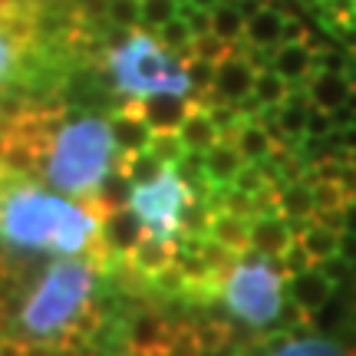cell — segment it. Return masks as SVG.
<instances>
[{
    "instance_id": "obj_1",
    "label": "cell",
    "mask_w": 356,
    "mask_h": 356,
    "mask_svg": "<svg viewBox=\"0 0 356 356\" xmlns=\"http://www.w3.org/2000/svg\"><path fill=\"white\" fill-rule=\"evenodd\" d=\"M106 215L109 211L96 198L73 202L47 188L40 178L0 162V248L56 257H92L102 277H109L122 257H113L102 244Z\"/></svg>"
},
{
    "instance_id": "obj_2",
    "label": "cell",
    "mask_w": 356,
    "mask_h": 356,
    "mask_svg": "<svg viewBox=\"0 0 356 356\" xmlns=\"http://www.w3.org/2000/svg\"><path fill=\"white\" fill-rule=\"evenodd\" d=\"M99 277L102 270L92 257H56L17 300L10 340L30 353L92 343L102 327V304H96Z\"/></svg>"
},
{
    "instance_id": "obj_3",
    "label": "cell",
    "mask_w": 356,
    "mask_h": 356,
    "mask_svg": "<svg viewBox=\"0 0 356 356\" xmlns=\"http://www.w3.org/2000/svg\"><path fill=\"white\" fill-rule=\"evenodd\" d=\"M106 70L119 96L145 99V96H191V79L185 60L162 47L155 30L136 26L122 43H109Z\"/></svg>"
},
{
    "instance_id": "obj_4",
    "label": "cell",
    "mask_w": 356,
    "mask_h": 356,
    "mask_svg": "<svg viewBox=\"0 0 356 356\" xmlns=\"http://www.w3.org/2000/svg\"><path fill=\"white\" fill-rule=\"evenodd\" d=\"M287 280L277 270L274 257H261L254 251L238 257V264L228 270L225 287H221V300L231 310V317H238L244 327L267 330L274 327L284 314V287Z\"/></svg>"
},
{
    "instance_id": "obj_5",
    "label": "cell",
    "mask_w": 356,
    "mask_h": 356,
    "mask_svg": "<svg viewBox=\"0 0 356 356\" xmlns=\"http://www.w3.org/2000/svg\"><path fill=\"white\" fill-rule=\"evenodd\" d=\"M188 202L191 191L175 172V165H168L155 181L132 185V195H129V208L142 221L145 238H155V241L165 244L181 238V211Z\"/></svg>"
},
{
    "instance_id": "obj_6",
    "label": "cell",
    "mask_w": 356,
    "mask_h": 356,
    "mask_svg": "<svg viewBox=\"0 0 356 356\" xmlns=\"http://www.w3.org/2000/svg\"><path fill=\"white\" fill-rule=\"evenodd\" d=\"M40 17L26 3H17V10L0 17V92L20 86L37 63Z\"/></svg>"
},
{
    "instance_id": "obj_7",
    "label": "cell",
    "mask_w": 356,
    "mask_h": 356,
    "mask_svg": "<svg viewBox=\"0 0 356 356\" xmlns=\"http://www.w3.org/2000/svg\"><path fill=\"white\" fill-rule=\"evenodd\" d=\"M122 106L129 113L142 115L155 136H162V132H178L181 122L198 109V99L195 96H145V99H126Z\"/></svg>"
},
{
    "instance_id": "obj_8",
    "label": "cell",
    "mask_w": 356,
    "mask_h": 356,
    "mask_svg": "<svg viewBox=\"0 0 356 356\" xmlns=\"http://www.w3.org/2000/svg\"><path fill=\"white\" fill-rule=\"evenodd\" d=\"M254 79H257V70L251 66V60L244 56V40L238 53L228 56L225 63H218L215 70V92L221 96V102H231V106H238L251 96V89H254Z\"/></svg>"
},
{
    "instance_id": "obj_9",
    "label": "cell",
    "mask_w": 356,
    "mask_h": 356,
    "mask_svg": "<svg viewBox=\"0 0 356 356\" xmlns=\"http://www.w3.org/2000/svg\"><path fill=\"white\" fill-rule=\"evenodd\" d=\"M175 248H178V241L165 244V241H155V238H142V241L122 257V264L152 291V280L175 264Z\"/></svg>"
},
{
    "instance_id": "obj_10",
    "label": "cell",
    "mask_w": 356,
    "mask_h": 356,
    "mask_svg": "<svg viewBox=\"0 0 356 356\" xmlns=\"http://www.w3.org/2000/svg\"><path fill=\"white\" fill-rule=\"evenodd\" d=\"M172 327L162 314L155 310H139L136 317H129L126 323V346L136 353H162L172 340Z\"/></svg>"
},
{
    "instance_id": "obj_11",
    "label": "cell",
    "mask_w": 356,
    "mask_h": 356,
    "mask_svg": "<svg viewBox=\"0 0 356 356\" xmlns=\"http://www.w3.org/2000/svg\"><path fill=\"white\" fill-rule=\"evenodd\" d=\"M142 238H145V228H142V221L136 218V211L129 204L113 208L106 215V221H102V244H106V251L113 257H126Z\"/></svg>"
},
{
    "instance_id": "obj_12",
    "label": "cell",
    "mask_w": 356,
    "mask_h": 356,
    "mask_svg": "<svg viewBox=\"0 0 356 356\" xmlns=\"http://www.w3.org/2000/svg\"><path fill=\"white\" fill-rule=\"evenodd\" d=\"M293 244V228L284 215L251 218V251L261 257H280Z\"/></svg>"
},
{
    "instance_id": "obj_13",
    "label": "cell",
    "mask_w": 356,
    "mask_h": 356,
    "mask_svg": "<svg viewBox=\"0 0 356 356\" xmlns=\"http://www.w3.org/2000/svg\"><path fill=\"white\" fill-rule=\"evenodd\" d=\"M270 70L280 73L291 86H304L307 79L317 73V53L310 50L307 43H280L277 50H274Z\"/></svg>"
},
{
    "instance_id": "obj_14",
    "label": "cell",
    "mask_w": 356,
    "mask_h": 356,
    "mask_svg": "<svg viewBox=\"0 0 356 356\" xmlns=\"http://www.w3.org/2000/svg\"><path fill=\"white\" fill-rule=\"evenodd\" d=\"M109 126H113V139L119 155H132V152H145L152 145V129L145 126V119L136 113H129L126 106H119L113 115H109Z\"/></svg>"
},
{
    "instance_id": "obj_15",
    "label": "cell",
    "mask_w": 356,
    "mask_h": 356,
    "mask_svg": "<svg viewBox=\"0 0 356 356\" xmlns=\"http://www.w3.org/2000/svg\"><path fill=\"white\" fill-rule=\"evenodd\" d=\"M307 96H310V106H320V109H340L350 99V89H353V76L346 73H330V70H317L314 76L304 83Z\"/></svg>"
},
{
    "instance_id": "obj_16",
    "label": "cell",
    "mask_w": 356,
    "mask_h": 356,
    "mask_svg": "<svg viewBox=\"0 0 356 356\" xmlns=\"http://www.w3.org/2000/svg\"><path fill=\"white\" fill-rule=\"evenodd\" d=\"M202 165H204V178H208L211 185H218V188H225V185H234L238 172L244 168V159H241V152L234 149V142L221 139L218 145H211V149L202 155Z\"/></svg>"
},
{
    "instance_id": "obj_17",
    "label": "cell",
    "mask_w": 356,
    "mask_h": 356,
    "mask_svg": "<svg viewBox=\"0 0 356 356\" xmlns=\"http://www.w3.org/2000/svg\"><path fill=\"white\" fill-rule=\"evenodd\" d=\"M287 291H291L293 304H297L307 314V317H310L314 310H320V307H323L333 297V284L323 277V274H320L317 267H310V270H304V274L291 277Z\"/></svg>"
},
{
    "instance_id": "obj_18",
    "label": "cell",
    "mask_w": 356,
    "mask_h": 356,
    "mask_svg": "<svg viewBox=\"0 0 356 356\" xmlns=\"http://www.w3.org/2000/svg\"><path fill=\"white\" fill-rule=\"evenodd\" d=\"M284 13H277L270 3H264L257 13L248 17V26H244V43L248 47H257V50H277L280 37H284Z\"/></svg>"
},
{
    "instance_id": "obj_19",
    "label": "cell",
    "mask_w": 356,
    "mask_h": 356,
    "mask_svg": "<svg viewBox=\"0 0 356 356\" xmlns=\"http://www.w3.org/2000/svg\"><path fill=\"white\" fill-rule=\"evenodd\" d=\"M208 238L225 244L234 254H248L251 251V218H238L231 211H215L211 225H208Z\"/></svg>"
},
{
    "instance_id": "obj_20",
    "label": "cell",
    "mask_w": 356,
    "mask_h": 356,
    "mask_svg": "<svg viewBox=\"0 0 356 356\" xmlns=\"http://www.w3.org/2000/svg\"><path fill=\"white\" fill-rule=\"evenodd\" d=\"M225 139L234 142V149L241 152L244 162H264L267 155H270V149H274L270 132H267L257 119H251V115H244L241 122L234 126V132H231V136H225Z\"/></svg>"
},
{
    "instance_id": "obj_21",
    "label": "cell",
    "mask_w": 356,
    "mask_h": 356,
    "mask_svg": "<svg viewBox=\"0 0 356 356\" xmlns=\"http://www.w3.org/2000/svg\"><path fill=\"white\" fill-rule=\"evenodd\" d=\"M264 356H356V350L330 337H287Z\"/></svg>"
},
{
    "instance_id": "obj_22",
    "label": "cell",
    "mask_w": 356,
    "mask_h": 356,
    "mask_svg": "<svg viewBox=\"0 0 356 356\" xmlns=\"http://www.w3.org/2000/svg\"><path fill=\"white\" fill-rule=\"evenodd\" d=\"M178 139H181V145L188 149V152H208L211 145H218L221 142V129L215 126V119L208 115V109H195V113L181 122V129H178Z\"/></svg>"
},
{
    "instance_id": "obj_23",
    "label": "cell",
    "mask_w": 356,
    "mask_h": 356,
    "mask_svg": "<svg viewBox=\"0 0 356 356\" xmlns=\"http://www.w3.org/2000/svg\"><path fill=\"white\" fill-rule=\"evenodd\" d=\"M165 168L168 165L152 152V149H145V152H132V155H119V159H115V172H122L132 185L155 181V178L162 175Z\"/></svg>"
},
{
    "instance_id": "obj_24",
    "label": "cell",
    "mask_w": 356,
    "mask_h": 356,
    "mask_svg": "<svg viewBox=\"0 0 356 356\" xmlns=\"http://www.w3.org/2000/svg\"><path fill=\"white\" fill-rule=\"evenodd\" d=\"M317 211V204H314V191L310 185L304 181H293V185H284L280 188V215L287 218V221H307V218H314Z\"/></svg>"
},
{
    "instance_id": "obj_25",
    "label": "cell",
    "mask_w": 356,
    "mask_h": 356,
    "mask_svg": "<svg viewBox=\"0 0 356 356\" xmlns=\"http://www.w3.org/2000/svg\"><path fill=\"white\" fill-rule=\"evenodd\" d=\"M244 26H248V17L241 13L238 3H218L211 7V33L228 43H241L244 40Z\"/></svg>"
},
{
    "instance_id": "obj_26",
    "label": "cell",
    "mask_w": 356,
    "mask_h": 356,
    "mask_svg": "<svg viewBox=\"0 0 356 356\" xmlns=\"http://www.w3.org/2000/svg\"><path fill=\"white\" fill-rule=\"evenodd\" d=\"M238 47H241V43H228V40L215 37V33H198V37H191V47H188V53H185V60L195 56V60H208V63L218 66V63H225L228 56H234Z\"/></svg>"
},
{
    "instance_id": "obj_27",
    "label": "cell",
    "mask_w": 356,
    "mask_h": 356,
    "mask_svg": "<svg viewBox=\"0 0 356 356\" xmlns=\"http://www.w3.org/2000/svg\"><path fill=\"white\" fill-rule=\"evenodd\" d=\"M287 92H291V83L280 76V73H274L270 66L257 73L254 89H251V96H254V99L261 102V106H284Z\"/></svg>"
},
{
    "instance_id": "obj_28",
    "label": "cell",
    "mask_w": 356,
    "mask_h": 356,
    "mask_svg": "<svg viewBox=\"0 0 356 356\" xmlns=\"http://www.w3.org/2000/svg\"><path fill=\"white\" fill-rule=\"evenodd\" d=\"M155 37L162 40V47H168L172 53H178L181 60H185V53H188V47H191V26L181 20V17H172L168 24H162L159 30H155Z\"/></svg>"
},
{
    "instance_id": "obj_29",
    "label": "cell",
    "mask_w": 356,
    "mask_h": 356,
    "mask_svg": "<svg viewBox=\"0 0 356 356\" xmlns=\"http://www.w3.org/2000/svg\"><path fill=\"white\" fill-rule=\"evenodd\" d=\"M139 3H142V26L145 30H159L172 17H178V3L181 0H139Z\"/></svg>"
},
{
    "instance_id": "obj_30",
    "label": "cell",
    "mask_w": 356,
    "mask_h": 356,
    "mask_svg": "<svg viewBox=\"0 0 356 356\" xmlns=\"http://www.w3.org/2000/svg\"><path fill=\"white\" fill-rule=\"evenodd\" d=\"M109 26H119V30L142 26V3L139 0H109Z\"/></svg>"
},
{
    "instance_id": "obj_31",
    "label": "cell",
    "mask_w": 356,
    "mask_h": 356,
    "mask_svg": "<svg viewBox=\"0 0 356 356\" xmlns=\"http://www.w3.org/2000/svg\"><path fill=\"white\" fill-rule=\"evenodd\" d=\"M310 191H314L317 211H327V208H346V202H350V195H346L337 181H314Z\"/></svg>"
},
{
    "instance_id": "obj_32",
    "label": "cell",
    "mask_w": 356,
    "mask_h": 356,
    "mask_svg": "<svg viewBox=\"0 0 356 356\" xmlns=\"http://www.w3.org/2000/svg\"><path fill=\"white\" fill-rule=\"evenodd\" d=\"M165 165H178L181 159H185V145H181V139H178V132H162V136H152V145H149Z\"/></svg>"
},
{
    "instance_id": "obj_33",
    "label": "cell",
    "mask_w": 356,
    "mask_h": 356,
    "mask_svg": "<svg viewBox=\"0 0 356 356\" xmlns=\"http://www.w3.org/2000/svg\"><path fill=\"white\" fill-rule=\"evenodd\" d=\"M185 70H188V79H191V92H208V89L215 86V70H218L215 63L188 56V60H185Z\"/></svg>"
},
{
    "instance_id": "obj_34",
    "label": "cell",
    "mask_w": 356,
    "mask_h": 356,
    "mask_svg": "<svg viewBox=\"0 0 356 356\" xmlns=\"http://www.w3.org/2000/svg\"><path fill=\"white\" fill-rule=\"evenodd\" d=\"M264 185H270V181H267L261 162H244V168L238 172V178H234V188H241L244 195H257Z\"/></svg>"
},
{
    "instance_id": "obj_35",
    "label": "cell",
    "mask_w": 356,
    "mask_h": 356,
    "mask_svg": "<svg viewBox=\"0 0 356 356\" xmlns=\"http://www.w3.org/2000/svg\"><path fill=\"white\" fill-rule=\"evenodd\" d=\"M333 113L330 109H320V106H310L307 109V136L310 139H327L333 132Z\"/></svg>"
},
{
    "instance_id": "obj_36",
    "label": "cell",
    "mask_w": 356,
    "mask_h": 356,
    "mask_svg": "<svg viewBox=\"0 0 356 356\" xmlns=\"http://www.w3.org/2000/svg\"><path fill=\"white\" fill-rule=\"evenodd\" d=\"M317 270H320V274H323L327 280H330L333 287H337V284H343V280L350 277V274H353V264H350V261H343V257L337 254V257H330V261H320Z\"/></svg>"
},
{
    "instance_id": "obj_37",
    "label": "cell",
    "mask_w": 356,
    "mask_h": 356,
    "mask_svg": "<svg viewBox=\"0 0 356 356\" xmlns=\"http://www.w3.org/2000/svg\"><path fill=\"white\" fill-rule=\"evenodd\" d=\"M307 37H310V26H307L304 17L284 20V37H280V43H307Z\"/></svg>"
},
{
    "instance_id": "obj_38",
    "label": "cell",
    "mask_w": 356,
    "mask_h": 356,
    "mask_svg": "<svg viewBox=\"0 0 356 356\" xmlns=\"http://www.w3.org/2000/svg\"><path fill=\"white\" fill-rule=\"evenodd\" d=\"M330 139H333V145L340 149V152H356V122L353 126H343V129H333L330 132Z\"/></svg>"
},
{
    "instance_id": "obj_39",
    "label": "cell",
    "mask_w": 356,
    "mask_h": 356,
    "mask_svg": "<svg viewBox=\"0 0 356 356\" xmlns=\"http://www.w3.org/2000/svg\"><path fill=\"white\" fill-rule=\"evenodd\" d=\"M337 254L353 264V261H356V234H350V231H343V234H340V251H337Z\"/></svg>"
},
{
    "instance_id": "obj_40",
    "label": "cell",
    "mask_w": 356,
    "mask_h": 356,
    "mask_svg": "<svg viewBox=\"0 0 356 356\" xmlns=\"http://www.w3.org/2000/svg\"><path fill=\"white\" fill-rule=\"evenodd\" d=\"M343 215H346V231H350V234H356V198H350V202H346Z\"/></svg>"
},
{
    "instance_id": "obj_41",
    "label": "cell",
    "mask_w": 356,
    "mask_h": 356,
    "mask_svg": "<svg viewBox=\"0 0 356 356\" xmlns=\"http://www.w3.org/2000/svg\"><path fill=\"white\" fill-rule=\"evenodd\" d=\"M17 3H20V0H0V17L13 13V10H17Z\"/></svg>"
},
{
    "instance_id": "obj_42",
    "label": "cell",
    "mask_w": 356,
    "mask_h": 356,
    "mask_svg": "<svg viewBox=\"0 0 356 356\" xmlns=\"http://www.w3.org/2000/svg\"><path fill=\"white\" fill-rule=\"evenodd\" d=\"M188 3H195V7H202V10H211V7H218L221 0H188Z\"/></svg>"
},
{
    "instance_id": "obj_43",
    "label": "cell",
    "mask_w": 356,
    "mask_h": 356,
    "mask_svg": "<svg viewBox=\"0 0 356 356\" xmlns=\"http://www.w3.org/2000/svg\"><path fill=\"white\" fill-rule=\"evenodd\" d=\"M119 356H165V353H136V350H129V346H126Z\"/></svg>"
},
{
    "instance_id": "obj_44",
    "label": "cell",
    "mask_w": 356,
    "mask_h": 356,
    "mask_svg": "<svg viewBox=\"0 0 356 356\" xmlns=\"http://www.w3.org/2000/svg\"><path fill=\"white\" fill-rule=\"evenodd\" d=\"M350 162H353V165H356V152H350Z\"/></svg>"
}]
</instances>
